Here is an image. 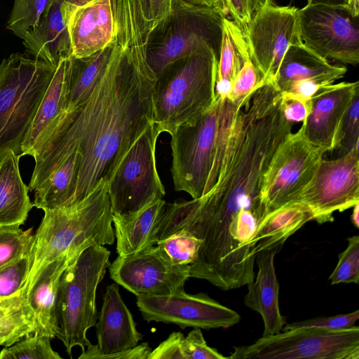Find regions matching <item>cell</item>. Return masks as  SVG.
Returning a JSON list of instances; mask_svg holds the SVG:
<instances>
[{"label":"cell","mask_w":359,"mask_h":359,"mask_svg":"<svg viewBox=\"0 0 359 359\" xmlns=\"http://www.w3.org/2000/svg\"><path fill=\"white\" fill-rule=\"evenodd\" d=\"M353 208L351 220L356 228H359V203H356Z\"/></svg>","instance_id":"obj_46"},{"label":"cell","mask_w":359,"mask_h":359,"mask_svg":"<svg viewBox=\"0 0 359 359\" xmlns=\"http://www.w3.org/2000/svg\"><path fill=\"white\" fill-rule=\"evenodd\" d=\"M29 268L28 252L0 267V299L11 297L23 288Z\"/></svg>","instance_id":"obj_37"},{"label":"cell","mask_w":359,"mask_h":359,"mask_svg":"<svg viewBox=\"0 0 359 359\" xmlns=\"http://www.w3.org/2000/svg\"><path fill=\"white\" fill-rule=\"evenodd\" d=\"M174 0H137L144 26L150 34L171 15Z\"/></svg>","instance_id":"obj_41"},{"label":"cell","mask_w":359,"mask_h":359,"mask_svg":"<svg viewBox=\"0 0 359 359\" xmlns=\"http://www.w3.org/2000/svg\"><path fill=\"white\" fill-rule=\"evenodd\" d=\"M97 320V343L88 346L79 359H110L114 354L136 346L142 339L117 283L107 287Z\"/></svg>","instance_id":"obj_16"},{"label":"cell","mask_w":359,"mask_h":359,"mask_svg":"<svg viewBox=\"0 0 359 359\" xmlns=\"http://www.w3.org/2000/svg\"><path fill=\"white\" fill-rule=\"evenodd\" d=\"M244 99L233 101L229 95H215L209 110L170 135V171L175 191L196 199L212 189L225 157L231 128Z\"/></svg>","instance_id":"obj_3"},{"label":"cell","mask_w":359,"mask_h":359,"mask_svg":"<svg viewBox=\"0 0 359 359\" xmlns=\"http://www.w3.org/2000/svg\"><path fill=\"white\" fill-rule=\"evenodd\" d=\"M32 238V227L23 230L19 225L0 226V267L27 254Z\"/></svg>","instance_id":"obj_34"},{"label":"cell","mask_w":359,"mask_h":359,"mask_svg":"<svg viewBox=\"0 0 359 359\" xmlns=\"http://www.w3.org/2000/svg\"><path fill=\"white\" fill-rule=\"evenodd\" d=\"M184 338L180 332L171 333L165 340L151 350L148 359H185L182 348Z\"/></svg>","instance_id":"obj_44"},{"label":"cell","mask_w":359,"mask_h":359,"mask_svg":"<svg viewBox=\"0 0 359 359\" xmlns=\"http://www.w3.org/2000/svg\"><path fill=\"white\" fill-rule=\"evenodd\" d=\"M230 359H359V327L343 330L301 327L234 348Z\"/></svg>","instance_id":"obj_8"},{"label":"cell","mask_w":359,"mask_h":359,"mask_svg":"<svg viewBox=\"0 0 359 359\" xmlns=\"http://www.w3.org/2000/svg\"><path fill=\"white\" fill-rule=\"evenodd\" d=\"M76 7L64 0H53L42 22L22 39L25 54L54 67L61 59L70 57L69 22Z\"/></svg>","instance_id":"obj_19"},{"label":"cell","mask_w":359,"mask_h":359,"mask_svg":"<svg viewBox=\"0 0 359 359\" xmlns=\"http://www.w3.org/2000/svg\"><path fill=\"white\" fill-rule=\"evenodd\" d=\"M348 0H308L309 4H325L332 6L348 5Z\"/></svg>","instance_id":"obj_45"},{"label":"cell","mask_w":359,"mask_h":359,"mask_svg":"<svg viewBox=\"0 0 359 359\" xmlns=\"http://www.w3.org/2000/svg\"><path fill=\"white\" fill-rule=\"evenodd\" d=\"M249 58L250 56L243 32L226 16L217 64L215 95H229L235 78Z\"/></svg>","instance_id":"obj_28"},{"label":"cell","mask_w":359,"mask_h":359,"mask_svg":"<svg viewBox=\"0 0 359 359\" xmlns=\"http://www.w3.org/2000/svg\"><path fill=\"white\" fill-rule=\"evenodd\" d=\"M359 146V93L353 98L338 127L334 150L341 155Z\"/></svg>","instance_id":"obj_36"},{"label":"cell","mask_w":359,"mask_h":359,"mask_svg":"<svg viewBox=\"0 0 359 359\" xmlns=\"http://www.w3.org/2000/svg\"><path fill=\"white\" fill-rule=\"evenodd\" d=\"M359 318V311L356 310L346 314H339L329 317H318L303 321H296L287 323L283 330L301 327H315L328 330H343L355 326V323Z\"/></svg>","instance_id":"obj_38"},{"label":"cell","mask_w":359,"mask_h":359,"mask_svg":"<svg viewBox=\"0 0 359 359\" xmlns=\"http://www.w3.org/2000/svg\"><path fill=\"white\" fill-rule=\"evenodd\" d=\"M53 0H14L6 28L23 39L37 28L47 15Z\"/></svg>","instance_id":"obj_31"},{"label":"cell","mask_w":359,"mask_h":359,"mask_svg":"<svg viewBox=\"0 0 359 359\" xmlns=\"http://www.w3.org/2000/svg\"><path fill=\"white\" fill-rule=\"evenodd\" d=\"M291 202L307 207L319 224L333 221L335 211L359 203V146L336 159L323 158L310 182Z\"/></svg>","instance_id":"obj_12"},{"label":"cell","mask_w":359,"mask_h":359,"mask_svg":"<svg viewBox=\"0 0 359 359\" xmlns=\"http://www.w3.org/2000/svg\"><path fill=\"white\" fill-rule=\"evenodd\" d=\"M78 256H65L46 265L27 294L34 314L33 334L50 339L56 337L59 331L57 297L62 277L69 264Z\"/></svg>","instance_id":"obj_22"},{"label":"cell","mask_w":359,"mask_h":359,"mask_svg":"<svg viewBox=\"0 0 359 359\" xmlns=\"http://www.w3.org/2000/svg\"><path fill=\"white\" fill-rule=\"evenodd\" d=\"M161 132L154 123L124 156L111 180L108 193L113 215L138 211L165 194L158 173L156 146Z\"/></svg>","instance_id":"obj_9"},{"label":"cell","mask_w":359,"mask_h":359,"mask_svg":"<svg viewBox=\"0 0 359 359\" xmlns=\"http://www.w3.org/2000/svg\"><path fill=\"white\" fill-rule=\"evenodd\" d=\"M43 211L28 252L29 273L22 288L26 297L49 263L65 256H78L91 245H112L115 240L108 184L104 180L81 201Z\"/></svg>","instance_id":"obj_2"},{"label":"cell","mask_w":359,"mask_h":359,"mask_svg":"<svg viewBox=\"0 0 359 359\" xmlns=\"http://www.w3.org/2000/svg\"><path fill=\"white\" fill-rule=\"evenodd\" d=\"M79 154L72 152L51 172L34 192L33 205L42 210L73 204L79 167Z\"/></svg>","instance_id":"obj_27"},{"label":"cell","mask_w":359,"mask_h":359,"mask_svg":"<svg viewBox=\"0 0 359 359\" xmlns=\"http://www.w3.org/2000/svg\"><path fill=\"white\" fill-rule=\"evenodd\" d=\"M359 93V82H340L320 88L310 98L309 111L302 122L306 138L313 144L334 150L340 121Z\"/></svg>","instance_id":"obj_17"},{"label":"cell","mask_w":359,"mask_h":359,"mask_svg":"<svg viewBox=\"0 0 359 359\" xmlns=\"http://www.w3.org/2000/svg\"><path fill=\"white\" fill-rule=\"evenodd\" d=\"M345 66L332 65L303 43L291 45L280 64L274 84L285 92L296 84H311L318 88L332 84L346 74Z\"/></svg>","instance_id":"obj_20"},{"label":"cell","mask_w":359,"mask_h":359,"mask_svg":"<svg viewBox=\"0 0 359 359\" xmlns=\"http://www.w3.org/2000/svg\"><path fill=\"white\" fill-rule=\"evenodd\" d=\"M221 9V8H220Z\"/></svg>","instance_id":"obj_49"},{"label":"cell","mask_w":359,"mask_h":359,"mask_svg":"<svg viewBox=\"0 0 359 359\" xmlns=\"http://www.w3.org/2000/svg\"><path fill=\"white\" fill-rule=\"evenodd\" d=\"M302 43L327 61L359 62V15L348 6L309 4L298 10Z\"/></svg>","instance_id":"obj_11"},{"label":"cell","mask_w":359,"mask_h":359,"mask_svg":"<svg viewBox=\"0 0 359 359\" xmlns=\"http://www.w3.org/2000/svg\"><path fill=\"white\" fill-rule=\"evenodd\" d=\"M309 100L280 93V107L284 116L290 122H303L309 111Z\"/></svg>","instance_id":"obj_43"},{"label":"cell","mask_w":359,"mask_h":359,"mask_svg":"<svg viewBox=\"0 0 359 359\" xmlns=\"http://www.w3.org/2000/svg\"><path fill=\"white\" fill-rule=\"evenodd\" d=\"M72 58L90 56L112 43L115 19L112 0L76 6L69 22Z\"/></svg>","instance_id":"obj_18"},{"label":"cell","mask_w":359,"mask_h":359,"mask_svg":"<svg viewBox=\"0 0 359 359\" xmlns=\"http://www.w3.org/2000/svg\"><path fill=\"white\" fill-rule=\"evenodd\" d=\"M136 304L144 320L173 323L182 329L228 327L241 320L236 311L207 294H187L184 289L168 295L137 296Z\"/></svg>","instance_id":"obj_15"},{"label":"cell","mask_w":359,"mask_h":359,"mask_svg":"<svg viewBox=\"0 0 359 359\" xmlns=\"http://www.w3.org/2000/svg\"><path fill=\"white\" fill-rule=\"evenodd\" d=\"M114 41L97 53L69 60L65 109L84 102L91 94L109 60Z\"/></svg>","instance_id":"obj_29"},{"label":"cell","mask_w":359,"mask_h":359,"mask_svg":"<svg viewBox=\"0 0 359 359\" xmlns=\"http://www.w3.org/2000/svg\"><path fill=\"white\" fill-rule=\"evenodd\" d=\"M299 8L266 2L252 16L243 34L250 58L264 81L274 83L287 50L302 43Z\"/></svg>","instance_id":"obj_13"},{"label":"cell","mask_w":359,"mask_h":359,"mask_svg":"<svg viewBox=\"0 0 359 359\" xmlns=\"http://www.w3.org/2000/svg\"><path fill=\"white\" fill-rule=\"evenodd\" d=\"M263 82L261 73L249 58L235 78L229 97L233 101H241Z\"/></svg>","instance_id":"obj_40"},{"label":"cell","mask_w":359,"mask_h":359,"mask_svg":"<svg viewBox=\"0 0 359 359\" xmlns=\"http://www.w3.org/2000/svg\"><path fill=\"white\" fill-rule=\"evenodd\" d=\"M114 13L115 36L108 63L88 98L65 110L46 134L33 157L30 191L66 156L77 152L73 204L81 201L100 180L108 184L128 150L154 123L156 74L147 61L149 34L140 11L133 1L117 0Z\"/></svg>","instance_id":"obj_1"},{"label":"cell","mask_w":359,"mask_h":359,"mask_svg":"<svg viewBox=\"0 0 359 359\" xmlns=\"http://www.w3.org/2000/svg\"><path fill=\"white\" fill-rule=\"evenodd\" d=\"M110 278L135 295H168L184 289L189 266L174 264L159 245L118 257L108 266Z\"/></svg>","instance_id":"obj_14"},{"label":"cell","mask_w":359,"mask_h":359,"mask_svg":"<svg viewBox=\"0 0 359 359\" xmlns=\"http://www.w3.org/2000/svg\"><path fill=\"white\" fill-rule=\"evenodd\" d=\"M69 60L70 57L62 58L56 67L22 143V156L34 157L46 134L65 109Z\"/></svg>","instance_id":"obj_24"},{"label":"cell","mask_w":359,"mask_h":359,"mask_svg":"<svg viewBox=\"0 0 359 359\" xmlns=\"http://www.w3.org/2000/svg\"><path fill=\"white\" fill-rule=\"evenodd\" d=\"M165 204L166 202L160 198L135 212L113 215L112 224L118 255L135 253L157 243L158 224Z\"/></svg>","instance_id":"obj_23"},{"label":"cell","mask_w":359,"mask_h":359,"mask_svg":"<svg viewBox=\"0 0 359 359\" xmlns=\"http://www.w3.org/2000/svg\"><path fill=\"white\" fill-rule=\"evenodd\" d=\"M50 344V338L33 334L6 346L0 351V359H61Z\"/></svg>","instance_id":"obj_32"},{"label":"cell","mask_w":359,"mask_h":359,"mask_svg":"<svg viewBox=\"0 0 359 359\" xmlns=\"http://www.w3.org/2000/svg\"><path fill=\"white\" fill-rule=\"evenodd\" d=\"M225 14L217 7L195 6L174 0L170 16L149 36L146 57L158 75L167 65L208 43L218 59Z\"/></svg>","instance_id":"obj_7"},{"label":"cell","mask_w":359,"mask_h":359,"mask_svg":"<svg viewBox=\"0 0 359 359\" xmlns=\"http://www.w3.org/2000/svg\"><path fill=\"white\" fill-rule=\"evenodd\" d=\"M159 245L170 261L176 265L190 266L196 259L201 241L186 230L158 241Z\"/></svg>","instance_id":"obj_33"},{"label":"cell","mask_w":359,"mask_h":359,"mask_svg":"<svg viewBox=\"0 0 359 359\" xmlns=\"http://www.w3.org/2000/svg\"><path fill=\"white\" fill-rule=\"evenodd\" d=\"M20 158L11 151L0 160V226L23 224L34 207L20 175Z\"/></svg>","instance_id":"obj_26"},{"label":"cell","mask_w":359,"mask_h":359,"mask_svg":"<svg viewBox=\"0 0 359 359\" xmlns=\"http://www.w3.org/2000/svg\"><path fill=\"white\" fill-rule=\"evenodd\" d=\"M332 285L359 283V236L348 238V246L339 255V261L329 277Z\"/></svg>","instance_id":"obj_35"},{"label":"cell","mask_w":359,"mask_h":359,"mask_svg":"<svg viewBox=\"0 0 359 359\" xmlns=\"http://www.w3.org/2000/svg\"><path fill=\"white\" fill-rule=\"evenodd\" d=\"M185 359H224V356L215 348L209 346L201 331V328L194 327L182 342Z\"/></svg>","instance_id":"obj_42"},{"label":"cell","mask_w":359,"mask_h":359,"mask_svg":"<svg viewBox=\"0 0 359 359\" xmlns=\"http://www.w3.org/2000/svg\"><path fill=\"white\" fill-rule=\"evenodd\" d=\"M326 152L306 138L302 124L286 137L264 175L260 200L266 215L294 200L310 182Z\"/></svg>","instance_id":"obj_10"},{"label":"cell","mask_w":359,"mask_h":359,"mask_svg":"<svg viewBox=\"0 0 359 359\" xmlns=\"http://www.w3.org/2000/svg\"><path fill=\"white\" fill-rule=\"evenodd\" d=\"M110 251L100 245L84 249L65 271L57 297L59 331L56 335L68 355L79 346L91 345L87 331L97 320L95 298L99 283L109 263Z\"/></svg>","instance_id":"obj_6"},{"label":"cell","mask_w":359,"mask_h":359,"mask_svg":"<svg viewBox=\"0 0 359 359\" xmlns=\"http://www.w3.org/2000/svg\"><path fill=\"white\" fill-rule=\"evenodd\" d=\"M217 64L214 50L204 43L156 75L154 121L161 133L171 135L178 127L194 122L212 107Z\"/></svg>","instance_id":"obj_4"},{"label":"cell","mask_w":359,"mask_h":359,"mask_svg":"<svg viewBox=\"0 0 359 359\" xmlns=\"http://www.w3.org/2000/svg\"><path fill=\"white\" fill-rule=\"evenodd\" d=\"M56 67L26 54L13 53L0 63V160L21 146Z\"/></svg>","instance_id":"obj_5"},{"label":"cell","mask_w":359,"mask_h":359,"mask_svg":"<svg viewBox=\"0 0 359 359\" xmlns=\"http://www.w3.org/2000/svg\"><path fill=\"white\" fill-rule=\"evenodd\" d=\"M311 220H313L311 211L296 202L267 214L249 241L252 255L256 257L260 251L268 250L280 251L287 238Z\"/></svg>","instance_id":"obj_25"},{"label":"cell","mask_w":359,"mask_h":359,"mask_svg":"<svg viewBox=\"0 0 359 359\" xmlns=\"http://www.w3.org/2000/svg\"><path fill=\"white\" fill-rule=\"evenodd\" d=\"M34 331V314L23 289L0 299V346H9Z\"/></svg>","instance_id":"obj_30"},{"label":"cell","mask_w":359,"mask_h":359,"mask_svg":"<svg viewBox=\"0 0 359 359\" xmlns=\"http://www.w3.org/2000/svg\"><path fill=\"white\" fill-rule=\"evenodd\" d=\"M348 6L355 15H359V0H348Z\"/></svg>","instance_id":"obj_47"},{"label":"cell","mask_w":359,"mask_h":359,"mask_svg":"<svg viewBox=\"0 0 359 359\" xmlns=\"http://www.w3.org/2000/svg\"><path fill=\"white\" fill-rule=\"evenodd\" d=\"M277 249L260 251L255 261L258 266L256 278L248 283L244 304L258 312L264 323L262 337L279 333L286 323L280 311L279 284L276 274L274 257Z\"/></svg>","instance_id":"obj_21"},{"label":"cell","mask_w":359,"mask_h":359,"mask_svg":"<svg viewBox=\"0 0 359 359\" xmlns=\"http://www.w3.org/2000/svg\"><path fill=\"white\" fill-rule=\"evenodd\" d=\"M267 1L274 0H220V8L243 32L252 16Z\"/></svg>","instance_id":"obj_39"},{"label":"cell","mask_w":359,"mask_h":359,"mask_svg":"<svg viewBox=\"0 0 359 359\" xmlns=\"http://www.w3.org/2000/svg\"><path fill=\"white\" fill-rule=\"evenodd\" d=\"M70 4L75 6H81L83 5H86L94 0H64Z\"/></svg>","instance_id":"obj_48"}]
</instances>
